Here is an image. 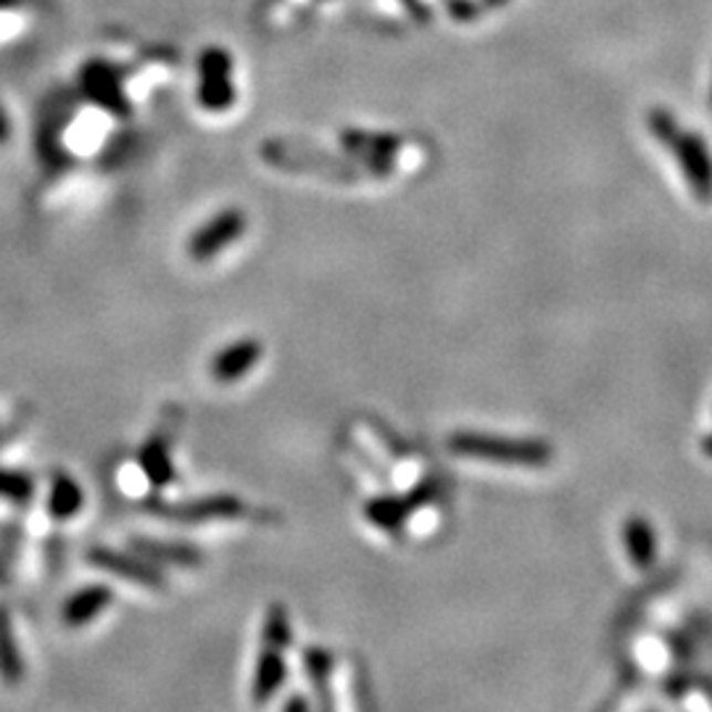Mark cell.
Instances as JSON below:
<instances>
[{"mask_svg": "<svg viewBox=\"0 0 712 712\" xmlns=\"http://www.w3.org/2000/svg\"><path fill=\"white\" fill-rule=\"evenodd\" d=\"M114 601L112 586L106 584H91L82 586L72 594L70 599L61 605V620L66 628H82L87 622H93L98 615H104Z\"/></svg>", "mask_w": 712, "mask_h": 712, "instance_id": "obj_12", "label": "cell"}, {"mask_svg": "<svg viewBox=\"0 0 712 712\" xmlns=\"http://www.w3.org/2000/svg\"><path fill=\"white\" fill-rule=\"evenodd\" d=\"M285 710H310V702L299 700V697H293V700L285 704Z\"/></svg>", "mask_w": 712, "mask_h": 712, "instance_id": "obj_21", "label": "cell"}, {"mask_svg": "<svg viewBox=\"0 0 712 712\" xmlns=\"http://www.w3.org/2000/svg\"><path fill=\"white\" fill-rule=\"evenodd\" d=\"M32 496H35V478L30 472L0 468V499L17 506H27Z\"/></svg>", "mask_w": 712, "mask_h": 712, "instance_id": "obj_18", "label": "cell"}, {"mask_svg": "<svg viewBox=\"0 0 712 712\" xmlns=\"http://www.w3.org/2000/svg\"><path fill=\"white\" fill-rule=\"evenodd\" d=\"M180 422V412H177V409H167L164 420L156 426L154 433L146 438V443H143L138 451V468L143 475H146L150 489L164 491L177 481L175 441Z\"/></svg>", "mask_w": 712, "mask_h": 712, "instance_id": "obj_3", "label": "cell"}, {"mask_svg": "<svg viewBox=\"0 0 712 712\" xmlns=\"http://www.w3.org/2000/svg\"><path fill=\"white\" fill-rule=\"evenodd\" d=\"M9 138V119H6V114L0 112V143Z\"/></svg>", "mask_w": 712, "mask_h": 712, "instance_id": "obj_22", "label": "cell"}, {"mask_svg": "<svg viewBox=\"0 0 712 712\" xmlns=\"http://www.w3.org/2000/svg\"><path fill=\"white\" fill-rule=\"evenodd\" d=\"M341 143L346 150H352L356 159H362L373 169L375 177H388L396 169L399 154H404L407 143L404 138L388 133H369V129H344Z\"/></svg>", "mask_w": 712, "mask_h": 712, "instance_id": "obj_8", "label": "cell"}, {"mask_svg": "<svg viewBox=\"0 0 712 712\" xmlns=\"http://www.w3.org/2000/svg\"><path fill=\"white\" fill-rule=\"evenodd\" d=\"M0 678L11 687L24 681V657L19 652L13 620L6 605H0Z\"/></svg>", "mask_w": 712, "mask_h": 712, "instance_id": "obj_17", "label": "cell"}, {"mask_svg": "<svg viewBox=\"0 0 712 712\" xmlns=\"http://www.w3.org/2000/svg\"><path fill=\"white\" fill-rule=\"evenodd\" d=\"M647 129L660 146H666L670 154L676 156L678 167H681L683 177H687L691 193L702 198V201H710L712 159H710L708 146H704L702 135L683 133V129L678 127V119L673 116V112H668V108L662 106H657L647 114Z\"/></svg>", "mask_w": 712, "mask_h": 712, "instance_id": "obj_1", "label": "cell"}, {"mask_svg": "<svg viewBox=\"0 0 712 712\" xmlns=\"http://www.w3.org/2000/svg\"><path fill=\"white\" fill-rule=\"evenodd\" d=\"M198 104L207 112L222 114L235 104V82H232V59L224 48L211 45L198 61Z\"/></svg>", "mask_w": 712, "mask_h": 712, "instance_id": "obj_6", "label": "cell"}, {"mask_svg": "<svg viewBox=\"0 0 712 712\" xmlns=\"http://www.w3.org/2000/svg\"><path fill=\"white\" fill-rule=\"evenodd\" d=\"M285 676H287V666H285L283 649L262 647V652H259V660H256V676H253V687H251L253 704L270 702L280 691V687L285 683Z\"/></svg>", "mask_w": 712, "mask_h": 712, "instance_id": "obj_15", "label": "cell"}, {"mask_svg": "<svg viewBox=\"0 0 712 712\" xmlns=\"http://www.w3.org/2000/svg\"><path fill=\"white\" fill-rule=\"evenodd\" d=\"M245 230H249V217H245L243 209H222L219 214L207 219V222L188 238V249L185 251H188V256L198 264L211 262V259H217L228 245L241 241Z\"/></svg>", "mask_w": 712, "mask_h": 712, "instance_id": "obj_5", "label": "cell"}, {"mask_svg": "<svg viewBox=\"0 0 712 712\" xmlns=\"http://www.w3.org/2000/svg\"><path fill=\"white\" fill-rule=\"evenodd\" d=\"M82 91H85V95L93 101V104L106 108V112H114V114L127 112V101H125V93H122L119 80H116V74L104 64H91L85 72H82Z\"/></svg>", "mask_w": 712, "mask_h": 712, "instance_id": "obj_13", "label": "cell"}, {"mask_svg": "<svg viewBox=\"0 0 712 712\" xmlns=\"http://www.w3.org/2000/svg\"><path fill=\"white\" fill-rule=\"evenodd\" d=\"M441 489H443V483L438 481V478H430V481L417 485L415 491H409V494H404V496L373 499V502L365 506V517L383 531H399L404 520L412 515V512L420 510V506H426L430 499H436L438 494H441Z\"/></svg>", "mask_w": 712, "mask_h": 712, "instance_id": "obj_9", "label": "cell"}, {"mask_svg": "<svg viewBox=\"0 0 712 712\" xmlns=\"http://www.w3.org/2000/svg\"><path fill=\"white\" fill-rule=\"evenodd\" d=\"M447 443L454 454L483 462L512 464V468H546L554 457V449L541 441H515V438L470 433V430L451 433Z\"/></svg>", "mask_w": 712, "mask_h": 712, "instance_id": "obj_2", "label": "cell"}, {"mask_svg": "<svg viewBox=\"0 0 712 712\" xmlns=\"http://www.w3.org/2000/svg\"><path fill=\"white\" fill-rule=\"evenodd\" d=\"M87 563L95 570H104L114 575V578L138 584L140 588H148V591H164L167 588V575H164L161 567L148 563L138 552H119L112 549V546L98 544L87 549Z\"/></svg>", "mask_w": 712, "mask_h": 712, "instance_id": "obj_7", "label": "cell"}, {"mask_svg": "<svg viewBox=\"0 0 712 712\" xmlns=\"http://www.w3.org/2000/svg\"><path fill=\"white\" fill-rule=\"evenodd\" d=\"M293 641V634H291V618H287V609L285 605H270L266 609V618H264V628H262V643L264 647H275V649H283L287 643Z\"/></svg>", "mask_w": 712, "mask_h": 712, "instance_id": "obj_19", "label": "cell"}, {"mask_svg": "<svg viewBox=\"0 0 712 712\" xmlns=\"http://www.w3.org/2000/svg\"><path fill=\"white\" fill-rule=\"evenodd\" d=\"M622 541H626V552L631 557V563L639 567V570H649L657 559V533L652 525H649L647 517L631 515L626 520V528H622Z\"/></svg>", "mask_w": 712, "mask_h": 712, "instance_id": "obj_16", "label": "cell"}, {"mask_svg": "<svg viewBox=\"0 0 712 712\" xmlns=\"http://www.w3.org/2000/svg\"><path fill=\"white\" fill-rule=\"evenodd\" d=\"M146 510L159 517L175 520V523L198 525V523H211V520L241 517L249 512V506H245L241 496L214 494V496L185 499V502H164V499L154 496V499H146Z\"/></svg>", "mask_w": 712, "mask_h": 712, "instance_id": "obj_4", "label": "cell"}, {"mask_svg": "<svg viewBox=\"0 0 712 712\" xmlns=\"http://www.w3.org/2000/svg\"><path fill=\"white\" fill-rule=\"evenodd\" d=\"M85 510V491L74 481L70 472L56 470L53 472L51 491H48V515L56 523H70Z\"/></svg>", "mask_w": 712, "mask_h": 712, "instance_id": "obj_14", "label": "cell"}, {"mask_svg": "<svg viewBox=\"0 0 712 712\" xmlns=\"http://www.w3.org/2000/svg\"><path fill=\"white\" fill-rule=\"evenodd\" d=\"M129 549L138 552L148 563L159 567H182V570H193L201 567L203 554L196 546L185 544V541H164L154 536H129Z\"/></svg>", "mask_w": 712, "mask_h": 712, "instance_id": "obj_11", "label": "cell"}, {"mask_svg": "<svg viewBox=\"0 0 712 712\" xmlns=\"http://www.w3.org/2000/svg\"><path fill=\"white\" fill-rule=\"evenodd\" d=\"M262 354L264 346L259 338L232 341V344L219 348L214 359L209 362V375L217 383H222V386H230V383L243 380L262 362Z\"/></svg>", "mask_w": 712, "mask_h": 712, "instance_id": "obj_10", "label": "cell"}, {"mask_svg": "<svg viewBox=\"0 0 712 712\" xmlns=\"http://www.w3.org/2000/svg\"><path fill=\"white\" fill-rule=\"evenodd\" d=\"M304 666L306 673H310L312 683L320 689V694H327V678H331L333 670V655L322 647H310L304 652Z\"/></svg>", "mask_w": 712, "mask_h": 712, "instance_id": "obj_20", "label": "cell"}, {"mask_svg": "<svg viewBox=\"0 0 712 712\" xmlns=\"http://www.w3.org/2000/svg\"><path fill=\"white\" fill-rule=\"evenodd\" d=\"M11 433V428L9 430H3V428H0V447H6V441H3V436H9Z\"/></svg>", "mask_w": 712, "mask_h": 712, "instance_id": "obj_23", "label": "cell"}]
</instances>
